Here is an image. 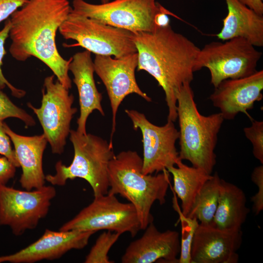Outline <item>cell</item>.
<instances>
[{
    "label": "cell",
    "instance_id": "cell-1",
    "mask_svg": "<svg viewBox=\"0 0 263 263\" xmlns=\"http://www.w3.org/2000/svg\"><path fill=\"white\" fill-rule=\"evenodd\" d=\"M72 7L68 0H28L10 19L12 56L25 61L34 56L46 64L67 89L72 88L68 72L72 57L65 59L56 42L57 30Z\"/></svg>",
    "mask_w": 263,
    "mask_h": 263
},
{
    "label": "cell",
    "instance_id": "cell-2",
    "mask_svg": "<svg viewBox=\"0 0 263 263\" xmlns=\"http://www.w3.org/2000/svg\"><path fill=\"white\" fill-rule=\"evenodd\" d=\"M133 40L138 54L137 71L148 72L162 87L168 108L167 120L175 122L177 94L184 83L193 79L200 48L170 25L152 32L133 33Z\"/></svg>",
    "mask_w": 263,
    "mask_h": 263
},
{
    "label": "cell",
    "instance_id": "cell-3",
    "mask_svg": "<svg viewBox=\"0 0 263 263\" xmlns=\"http://www.w3.org/2000/svg\"><path fill=\"white\" fill-rule=\"evenodd\" d=\"M143 160L135 151L120 152L111 160L108 167V193L119 194L135 207L141 230L153 222L151 208L155 201L165 204L169 185L167 170L152 174L142 171Z\"/></svg>",
    "mask_w": 263,
    "mask_h": 263
},
{
    "label": "cell",
    "instance_id": "cell-4",
    "mask_svg": "<svg viewBox=\"0 0 263 263\" xmlns=\"http://www.w3.org/2000/svg\"><path fill=\"white\" fill-rule=\"evenodd\" d=\"M179 122V157L192 166L211 174L216 163L215 149L218 134L225 120L220 113L201 114L190 83L182 86L177 96Z\"/></svg>",
    "mask_w": 263,
    "mask_h": 263
},
{
    "label": "cell",
    "instance_id": "cell-5",
    "mask_svg": "<svg viewBox=\"0 0 263 263\" xmlns=\"http://www.w3.org/2000/svg\"><path fill=\"white\" fill-rule=\"evenodd\" d=\"M70 140L74 156L67 166L61 161L55 165L56 173L45 176V180L54 186H62L68 180L79 178L91 186L94 197L107 194L109 189L108 167L115 156L113 144L91 133L81 134L71 130Z\"/></svg>",
    "mask_w": 263,
    "mask_h": 263
},
{
    "label": "cell",
    "instance_id": "cell-6",
    "mask_svg": "<svg viewBox=\"0 0 263 263\" xmlns=\"http://www.w3.org/2000/svg\"><path fill=\"white\" fill-rule=\"evenodd\" d=\"M262 56V52L242 38L212 41L200 49L194 71L207 68L210 83L215 88L224 80L244 77L256 72Z\"/></svg>",
    "mask_w": 263,
    "mask_h": 263
},
{
    "label": "cell",
    "instance_id": "cell-7",
    "mask_svg": "<svg viewBox=\"0 0 263 263\" xmlns=\"http://www.w3.org/2000/svg\"><path fill=\"white\" fill-rule=\"evenodd\" d=\"M58 31L77 42L67 47L80 46L95 55L118 58L137 53L133 33L71 12Z\"/></svg>",
    "mask_w": 263,
    "mask_h": 263
},
{
    "label": "cell",
    "instance_id": "cell-8",
    "mask_svg": "<svg viewBox=\"0 0 263 263\" xmlns=\"http://www.w3.org/2000/svg\"><path fill=\"white\" fill-rule=\"evenodd\" d=\"M71 12L132 33L152 32L163 6L156 0H114L99 4L74 0Z\"/></svg>",
    "mask_w": 263,
    "mask_h": 263
},
{
    "label": "cell",
    "instance_id": "cell-9",
    "mask_svg": "<svg viewBox=\"0 0 263 263\" xmlns=\"http://www.w3.org/2000/svg\"><path fill=\"white\" fill-rule=\"evenodd\" d=\"M54 78L55 75L45 78L39 108L29 102L27 105L37 115L52 153L61 154L70 134L71 121L77 109L73 107L74 95L58 79L55 81Z\"/></svg>",
    "mask_w": 263,
    "mask_h": 263
},
{
    "label": "cell",
    "instance_id": "cell-10",
    "mask_svg": "<svg viewBox=\"0 0 263 263\" xmlns=\"http://www.w3.org/2000/svg\"><path fill=\"white\" fill-rule=\"evenodd\" d=\"M94 231L108 230L135 236L141 230L137 213L131 203L120 202L115 195L107 193L94 197L93 201L59 230Z\"/></svg>",
    "mask_w": 263,
    "mask_h": 263
},
{
    "label": "cell",
    "instance_id": "cell-11",
    "mask_svg": "<svg viewBox=\"0 0 263 263\" xmlns=\"http://www.w3.org/2000/svg\"><path fill=\"white\" fill-rule=\"evenodd\" d=\"M56 195L50 186L21 190L0 185V225L9 226L16 236L35 228L47 215Z\"/></svg>",
    "mask_w": 263,
    "mask_h": 263
},
{
    "label": "cell",
    "instance_id": "cell-12",
    "mask_svg": "<svg viewBox=\"0 0 263 263\" xmlns=\"http://www.w3.org/2000/svg\"><path fill=\"white\" fill-rule=\"evenodd\" d=\"M125 113L131 120L133 129H139L142 133L144 174L158 173L175 166L181 160L175 146L179 131L174 122L167 120L164 125L158 126L136 110L127 109Z\"/></svg>",
    "mask_w": 263,
    "mask_h": 263
},
{
    "label": "cell",
    "instance_id": "cell-13",
    "mask_svg": "<svg viewBox=\"0 0 263 263\" xmlns=\"http://www.w3.org/2000/svg\"><path fill=\"white\" fill-rule=\"evenodd\" d=\"M138 65L137 53L121 57L95 55L94 72L105 86L112 109V127L110 143L116 130V115L119 106L128 95L135 94L148 102L151 99L139 87L135 72Z\"/></svg>",
    "mask_w": 263,
    "mask_h": 263
},
{
    "label": "cell",
    "instance_id": "cell-14",
    "mask_svg": "<svg viewBox=\"0 0 263 263\" xmlns=\"http://www.w3.org/2000/svg\"><path fill=\"white\" fill-rule=\"evenodd\" d=\"M214 88L209 99L224 119L232 120L240 113L251 119L247 111L263 97V70L246 77L224 80Z\"/></svg>",
    "mask_w": 263,
    "mask_h": 263
},
{
    "label": "cell",
    "instance_id": "cell-15",
    "mask_svg": "<svg viewBox=\"0 0 263 263\" xmlns=\"http://www.w3.org/2000/svg\"><path fill=\"white\" fill-rule=\"evenodd\" d=\"M95 231L71 230L55 231L46 229L36 241L16 253L0 256V263H33L58 259L72 249H81Z\"/></svg>",
    "mask_w": 263,
    "mask_h": 263
},
{
    "label": "cell",
    "instance_id": "cell-16",
    "mask_svg": "<svg viewBox=\"0 0 263 263\" xmlns=\"http://www.w3.org/2000/svg\"><path fill=\"white\" fill-rule=\"evenodd\" d=\"M241 230L228 231L199 223L191 248V263H236L242 243Z\"/></svg>",
    "mask_w": 263,
    "mask_h": 263
},
{
    "label": "cell",
    "instance_id": "cell-17",
    "mask_svg": "<svg viewBox=\"0 0 263 263\" xmlns=\"http://www.w3.org/2000/svg\"><path fill=\"white\" fill-rule=\"evenodd\" d=\"M145 230L143 235L126 248L121 258L122 263H152L160 260L179 263L180 238L177 231L160 232L153 222Z\"/></svg>",
    "mask_w": 263,
    "mask_h": 263
},
{
    "label": "cell",
    "instance_id": "cell-18",
    "mask_svg": "<svg viewBox=\"0 0 263 263\" xmlns=\"http://www.w3.org/2000/svg\"><path fill=\"white\" fill-rule=\"evenodd\" d=\"M69 70L74 76L73 82L77 87L79 96L80 115L77 120L76 131L86 134L87 119L94 110H97L105 116L101 105L102 95L98 91L94 79V69L91 53L85 50L75 54L72 57Z\"/></svg>",
    "mask_w": 263,
    "mask_h": 263
},
{
    "label": "cell",
    "instance_id": "cell-19",
    "mask_svg": "<svg viewBox=\"0 0 263 263\" xmlns=\"http://www.w3.org/2000/svg\"><path fill=\"white\" fill-rule=\"evenodd\" d=\"M4 130L14 146V150L22 173L21 186L27 190L38 188L45 185V176L42 168V157L47 140L44 135L27 136L13 132L5 123Z\"/></svg>",
    "mask_w": 263,
    "mask_h": 263
},
{
    "label": "cell",
    "instance_id": "cell-20",
    "mask_svg": "<svg viewBox=\"0 0 263 263\" xmlns=\"http://www.w3.org/2000/svg\"><path fill=\"white\" fill-rule=\"evenodd\" d=\"M227 14L216 36L222 41L243 38L256 47L263 46V15L238 0H225Z\"/></svg>",
    "mask_w": 263,
    "mask_h": 263
},
{
    "label": "cell",
    "instance_id": "cell-21",
    "mask_svg": "<svg viewBox=\"0 0 263 263\" xmlns=\"http://www.w3.org/2000/svg\"><path fill=\"white\" fill-rule=\"evenodd\" d=\"M249 212L244 191L234 184L221 179L214 225L225 230H241Z\"/></svg>",
    "mask_w": 263,
    "mask_h": 263
},
{
    "label": "cell",
    "instance_id": "cell-22",
    "mask_svg": "<svg viewBox=\"0 0 263 263\" xmlns=\"http://www.w3.org/2000/svg\"><path fill=\"white\" fill-rule=\"evenodd\" d=\"M173 181V189L181 201V212L187 216L194 200L205 183L211 177L200 169L179 161L176 167L168 168Z\"/></svg>",
    "mask_w": 263,
    "mask_h": 263
},
{
    "label": "cell",
    "instance_id": "cell-23",
    "mask_svg": "<svg viewBox=\"0 0 263 263\" xmlns=\"http://www.w3.org/2000/svg\"><path fill=\"white\" fill-rule=\"evenodd\" d=\"M221 179L217 172L211 175L197 194L187 217L196 218L202 225L213 224L219 200Z\"/></svg>",
    "mask_w": 263,
    "mask_h": 263
},
{
    "label": "cell",
    "instance_id": "cell-24",
    "mask_svg": "<svg viewBox=\"0 0 263 263\" xmlns=\"http://www.w3.org/2000/svg\"><path fill=\"white\" fill-rule=\"evenodd\" d=\"M173 207L179 214V219L181 225L179 263H191V245L196 229L199 223L195 218H191L184 215L178 207L175 199L174 200Z\"/></svg>",
    "mask_w": 263,
    "mask_h": 263
},
{
    "label": "cell",
    "instance_id": "cell-25",
    "mask_svg": "<svg viewBox=\"0 0 263 263\" xmlns=\"http://www.w3.org/2000/svg\"><path fill=\"white\" fill-rule=\"evenodd\" d=\"M121 234L108 230L97 239L84 261L85 263H113L108 256L109 250Z\"/></svg>",
    "mask_w": 263,
    "mask_h": 263
},
{
    "label": "cell",
    "instance_id": "cell-26",
    "mask_svg": "<svg viewBox=\"0 0 263 263\" xmlns=\"http://www.w3.org/2000/svg\"><path fill=\"white\" fill-rule=\"evenodd\" d=\"M15 117L22 120L26 126L35 125L34 119L23 109L14 104L7 95L0 90V120Z\"/></svg>",
    "mask_w": 263,
    "mask_h": 263
},
{
    "label": "cell",
    "instance_id": "cell-27",
    "mask_svg": "<svg viewBox=\"0 0 263 263\" xmlns=\"http://www.w3.org/2000/svg\"><path fill=\"white\" fill-rule=\"evenodd\" d=\"M245 137L252 145V152L256 159L263 164V122L252 120L250 127L244 129Z\"/></svg>",
    "mask_w": 263,
    "mask_h": 263
},
{
    "label": "cell",
    "instance_id": "cell-28",
    "mask_svg": "<svg viewBox=\"0 0 263 263\" xmlns=\"http://www.w3.org/2000/svg\"><path fill=\"white\" fill-rule=\"evenodd\" d=\"M10 27L11 21L10 19H8L5 21L3 28L0 31V90L4 89L7 86L10 90L12 94L14 96L21 98L25 95V91L17 88L12 85L4 77L1 69L3 58L6 54L4 48V43L6 39L9 37Z\"/></svg>",
    "mask_w": 263,
    "mask_h": 263
},
{
    "label": "cell",
    "instance_id": "cell-29",
    "mask_svg": "<svg viewBox=\"0 0 263 263\" xmlns=\"http://www.w3.org/2000/svg\"><path fill=\"white\" fill-rule=\"evenodd\" d=\"M251 180L256 185L258 191L251 198L253 203L252 210L258 215L263 210V166L255 167L251 174Z\"/></svg>",
    "mask_w": 263,
    "mask_h": 263
},
{
    "label": "cell",
    "instance_id": "cell-30",
    "mask_svg": "<svg viewBox=\"0 0 263 263\" xmlns=\"http://www.w3.org/2000/svg\"><path fill=\"white\" fill-rule=\"evenodd\" d=\"M2 120H0V154L6 157L16 168L20 167L15 150L12 149L10 138L5 132Z\"/></svg>",
    "mask_w": 263,
    "mask_h": 263
},
{
    "label": "cell",
    "instance_id": "cell-31",
    "mask_svg": "<svg viewBox=\"0 0 263 263\" xmlns=\"http://www.w3.org/2000/svg\"><path fill=\"white\" fill-rule=\"evenodd\" d=\"M28 0H0V22L7 19Z\"/></svg>",
    "mask_w": 263,
    "mask_h": 263
},
{
    "label": "cell",
    "instance_id": "cell-32",
    "mask_svg": "<svg viewBox=\"0 0 263 263\" xmlns=\"http://www.w3.org/2000/svg\"><path fill=\"white\" fill-rule=\"evenodd\" d=\"M16 167L5 156L0 157V185H6L15 176Z\"/></svg>",
    "mask_w": 263,
    "mask_h": 263
},
{
    "label": "cell",
    "instance_id": "cell-33",
    "mask_svg": "<svg viewBox=\"0 0 263 263\" xmlns=\"http://www.w3.org/2000/svg\"><path fill=\"white\" fill-rule=\"evenodd\" d=\"M242 3L253 10L260 15H263V0H238Z\"/></svg>",
    "mask_w": 263,
    "mask_h": 263
},
{
    "label": "cell",
    "instance_id": "cell-34",
    "mask_svg": "<svg viewBox=\"0 0 263 263\" xmlns=\"http://www.w3.org/2000/svg\"><path fill=\"white\" fill-rule=\"evenodd\" d=\"M110 0H101V3H104L110 1Z\"/></svg>",
    "mask_w": 263,
    "mask_h": 263
}]
</instances>
